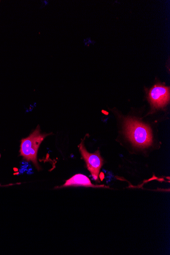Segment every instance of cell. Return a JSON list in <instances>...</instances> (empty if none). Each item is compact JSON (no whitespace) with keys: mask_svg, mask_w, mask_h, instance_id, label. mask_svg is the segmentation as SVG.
I'll return each mask as SVG.
<instances>
[{"mask_svg":"<svg viewBox=\"0 0 170 255\" xmlns=\"http://www.w3.org/2000/svg\"><path fill=\"white\" fill-rule=\"evenodd\" d=\"M127 136L138 148L148 147L153 143V135L151 128L135 120L128 119L125 122Z\"/></svg>","mask_w":170,"mask_h":255,"instance_id":"obj_1","label":"cell"},{"mask_svg":"<svg viewBox=\"0 0 170 255\" xmlns=\"http://www.w3.org/2000/svg\"></svg>","mask_w":170,"mask_h":255,"instance_id":"obj_7","label":"cell"},{"mask_svg":"<svg viewBox=\"0 0 170 255\" xmlns=\"http://www.w3.org/2000/svg\"><path fill=\"white\" fill-rule=\"evenodd\" d=\"M41 3H42V5H41V8H42L43 7H44L46 4H48V2L47 1H41Z\"/></svg>","mask_w":170,"mask_h":255,"instance_id":"obj_6","label":"cell"},{"mask_svg":"<svg viewBox=\"0 0 170 255\" xmlns=\"http://www.w3.org/2000/svg\"><path fill=\"white\" fill-rule=\"evenodd\" d=\"M81 153L84 159L87 167L95 181L99 180L100 171L103 165V159L99 151L95 153H89L82 141L79 146Z\"/></svg>","mask_w":170,"mask_h":255,"instance_id":"obj_3","label":"cell"},{"mask_svg":"<svg viewBox=\"0 0 170 255\" xmlns=\"http://www.w3.org/2000/svg\"><path fill=\"white\" fill-rule=\"evenodd\" d=\"M85 187L93 188H100L103 185H94L91 182L90 179L85 175L78 174L72 176L67 180L62 187Z\"/></svg>","mask_w":170,"mask_h":255,"instance_id":"obj_5","label":"cell"},{"mask_svg":"<svg viewBox=\"0 0 170 255\" xmlns=\"http://www.w3.org/2000/svg\"><path fill=\"white\" fill-rule=\"evenodd\" d=\"M50 134L42 133L38 126L29 136L22 138L21 140L20 155L23 159L32 161L38 170L40 168L37 161L38 149L44 139Z\"/></svg>","mask_w":170,"mask_h":255,"instance_id":"obj_2","label":"cell"},{"mask_svg":"<svg viewBox=\"0 0 170 255\" xmlns=\"http://www.w3.org/2000/svg\"><path fill=\"white\" fill-rule=\"evenodd\" d=\"M149 100L155 109L164 107L170 100V89L162 85H156L150 90Z\"/></svg>","mask_w":170,"mask_h":255,"instance_id":"obj_4","label":"cell"}]
</instances>
